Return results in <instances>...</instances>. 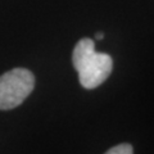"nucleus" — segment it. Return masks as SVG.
I'll return each mask as SVG.
<instances>
[{
  "instance_id": "obj_4",
  "label": "nucleus",
  "mask_w": 154,
  "mask_h": 154,
  "mask_svg": "<svg viewBox=\"0 0 154 154\" xmlns=\"http://www.w3.org/2000/svg\"><path fill=\"white\" fill-rule=\"evenodd\" d=\"M95 37H96V40H103V38H104V33L103 32H98L95 35Z\"/></svg>"
},
{
  "instance_id": "obj_3",
  "label": "nucleus",
  "mask_w": 154,
  "mask_h": 154,
  "mask_svg": "<svg viewBox=\"0 0 154 154\" xmlns=\"http://www.w3.org/2000/svg\"><path fill=\"white\" fill-rule=\"evenodd\" d=\"M105 154H134V149L130 144H119L110 148Z\"/></svg>"
},
{
  "instance_id": "obj_1",
  "label": "nucleus",
  "mask_w": 154,
  "mask_h": 154,
  "mask_svg": "<svg viewBox=\"0 0 154 154\" xmlns=\"http://www.w3.org/2000/svg\"><path fill=\"white\" fill-rule=\"evenodd\" d=\"M72 63L85 89H95L109 77L113 68L112 57L95 50V42L89 37L81 38L72 53Z\"/></svg>"
},
{
  "instance_id": "obj_2",
  "label": "nucleus",
  "mask_w": 154,
  "mask_h": 154,
  "mask_svg": "<svg viewBox=\"0 0 154 154\" xmlns=\"http://www.w3.org/2000/svg\"><path fill=\"white\" fill-rule=\"evenodd\" d=\"M35 88V76L26 68H13L0 76V110L17 108Z\"/></svg>"
}]
</instances>
